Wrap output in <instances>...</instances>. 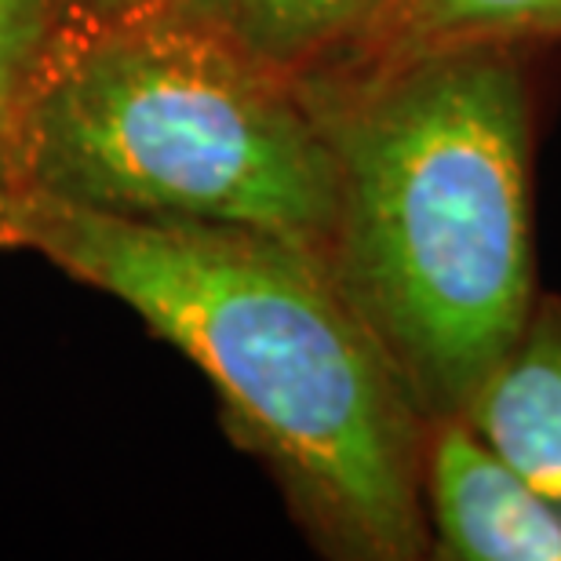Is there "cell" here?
I'll return each mask as SVG.
<instances>
[{"label":"cell","mask_w":561,"mask_h":561,"mask_svg":"<svg viewBox=\"0 0 561 561\" xmlns=\"http://www.w3.org/2000/svg\"><path fill=\"white\" fill-rule=\"evenodd\" d=\"M201 4L211 8V11H219V15H222V0H201Z\"/></svg>","instance_id":"10"},{"label":"cell","mask_w":561,"mask_h":561,"mask_svg":"<svg viewBox=\"0 0 561 561\" xmlns=\"http://www.w3.org/2000/svg\"><path fill=\"white\" fill-rule=\"evenodd\" d=\"M387 0H222V19L249 48L310 81L362 37Z\"/></svg>","instance_id":"7"},{"label":"cell","mask_w":561,"mask_h":561,"mask_svg":"<svg viewBox=\"0 0 561 561\" xmlns=\"http://www.w3.org/2000/svg\"><path fill=\"white\" fill-rule=\"evenodd\" d=\"M536 37H561V0H387L329 70L299 84H343L423 55Z\"/></svg>","instance_id":"6"},{"label":"cell","mask_w":561,"mask_h":561,"mask_svg":"<svg viewBox=\"0 0 561 561\" xmlns=\"http://www.w3.org/2000/svg\"><path fill=\"white\" fill-rule=\"evenodd\" d=\"M73 0H0V183L11 186L19 117Z\"/></svg>","instance_id":"8"},{"label":"cell","mask_w":561,"mask_h":561,"mask_svg":"<svg viewBox=\"0 0 561 561\" xmlns=\"http://www.w3.org/2000/svg\"><path fill=\"white\" fill-rule=\"evenodd\" d=\"M11 249L131 307L216 387L230 434L263 456L324 551L412 561L426 420L329 263L277 233L146 219L11 190Z\"/></svg>","instance_id":"1"},{"label":"cell","mask_w":561,"mask_h":561,"mask_svg":"<svg viewBox=\"0 0 561 561\" xmlns=\"http://www.w3.org/2000/svg\"><path fill=\"white\" fill-rule=\"evenodd\" d=\"M11 190L252 227L324 260L335 153L296 77L201 0L70 4L22 106Z\"/></svg>","instance_id":"3"},{"label":"cell","mask_w":561,"mask_h":561,"mask_svg":"<svg viewBox=\"0 0 561 561\" xmlns=\"http://www.w3.org/2000/svg\"><path fill=\"white\" fill-rule=\"evenodd\" d=\"M8 201H11V186L0 183V249H11V227H8Z\"/></svg>","instance_id":"9"},{"label":"cell","mask_w":561,"mask_h":561,"mask_svg":"<svg viewBox=\"0 0 561 561\" xmlns=\"http://www.w3.org/2000/svg\"><path fill=\"white\" fill-rule=\"evenodd\" d=\"M73 4H117V0H73Z\"/></svg>","instance_id":"11"},{"label":"cell","mask_w":561,"mask_h":561,"mask_svg":"<svg viewBox=\"0 0 561 561\" xmlns=\"http://www.w3.org/2000/svg\"><path fill=\"white\" fill-rule=\"evenodd\" d=\"M481 442L561 507V302H536L522 335L463 409Z\"/></svg>","instance_id":"5"},{"label":"cell","mask_w":561,"mask_h":561,"mask_svg":"<svg viewBox=\"0 0 561 561\" xmlns=\"http://www.w3.org/2000/svg\"><path fill=\"white\" fill-rule=\"evenodd\" d=\"M431 547L456 561H561V507L500 459L463 416L426 426Z\"/></svg>","instance_id":"4"},{"label":"cell","mask_w":561,"mask_h":561,"mask_svg":"<svg viewBox=\"0 0 561 561\" xmlns=\"http://www.w3.org/2000/svg\"><path fill=\"white\" fill-rule=\"evenodd\" d=\"M302 92L335 153L324 263L426 426L463 416L536 307L518 55L474 44Z\"/></svg>","instance_id":"2"}]
</instances>
